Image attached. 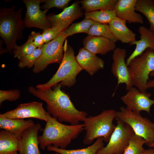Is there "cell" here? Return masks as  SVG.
Here are the masks:
<instances>
[{"mask_svg":"<svg viewBox=\"0 0 154 154\" xmlns=\"http://www.w3.org/2000/svg\"><path fill=\"white\" fill-rule=\"evenodd\" d=\"M138 32L140 35V39L131 42L130 45H135L134 50L126 60V63L128 65L131 61L143 53L146 50L150 48L154 50V35L149 29L143 26H140Z\"/></svg>","mask_w":154,"mask_h":154,"instance_id":"cell-19","label":"cell"},{"mask_svg":"<svg viewBox=\"0 0 154 154\" xmlns=\"http://www.w3.org/2000/svg\"><path fill=\"white\" fill-rule=\"evenodd\" d=\"M67 37L64 31L57 38L43 45L41 55L33 67V72L39 73L51 64H60L64 56V43Z\"/></svg>","mask_w":154,"mask_h":154,"instance_id":"cell-8","label":"cell"},{"mask_svg":"<svg viewBox=\"0 0 154 154\" xmlns=\"http://www.w3.org/2000/svg\"><path fill=\"white\" fill-rule=\"evenodd\" d=\"M96 22L86 18L82 21L72 24L64 31L67 37L78 33L87 34L92 25Z\"/></svg>","mask_w":154,"mask_h":154,"instance_id":"cell-28","label":"cell"},{"mask_svg":"<svg viewBox=\"0 0 154 154\" xmlns=\"http://www.w3.org/2000/svg\"><path fill=\"white\" fill-rule=\"evenodd\" d=\"M82 15L78 3L76 1L63 9L60 13L48 16L47 17L51 27L60 26L67 28L72 22L81 17Z\"/></svg>","mask_w":154,"mask_h":154,"instance_id":"cell-17","label":"cell"},{"mask_svg":"<svg viewBox=\"0 0 154 154\" xmlns=\"http://www.w3.org/2000/svg\"><path fill=\"white\" fill-rule=\"evenodd\" d=\"M42 47L37 48L32 53L20 60L18 64V67L21 69L26 67L29 68L33 67L35 62L41 55Z\"/></svg>","mask_w":154,"mask_h":154,"instance_id":"cell-31","label":"cell"},{"mask_svg":"<svg viewBox=\"0 0 154 154\" xmlns=\"http://www.w3.org/2000/svg\"><path fill=\"white\" fill-rule=\"evenodd\" d=\"M147 142L143 137L134 134L131 138L123 154H142L145 149L143 145Z\"/></svg>","mask_w":154,"mask_h":154,"instance_id":"cell-29","label":"cell"},{"mask_svg":"<svg viewBox=\"0 0 154 154\" xmlns=\"http://www.w3.org/2000/svg\"><path fill=\"white\" fill-rule=\"evenodd\" d=\"M47 113L42 103L33 102L20 104L15 109L0 114V117L23 119L34 118L46 122Z\"/></svg>","mask_w":154,"mask_h":154,"instance_id":"cell-11","label":"cell"},{"mask_svg":"<svg viewBox=\"0 0 154 154\" xmlns=\"http://www.w3.org/2000/svg\"><path fill=\"white\" fill-rule=\"evenodd\" d=\"M104 138L100 137L97 138L90 146L85 148L75 149H63L52 145H49L46 148L49 151L61 154H96L98 151L104 147Z\"/></svg>","mask_w":154,"mask_h":154,"instance_id":"cell-23","label":"cell"},{"mask_svg":"<svg viewBox=\"0 0 154 154\" xmlns=\"http://www.w3.org/2000/svg\"><path fill=\"white\" fill-rule=\"evenodd\" d=\"M137 0H118L114 9L116 17L129 23H143L141 15L135 12Z\"/></svg>","mask_w":154,"mask_h":154,"instance_id":"cell-15","label":"cell"},{"mask_svg":"<svg viewBox=\"0 0 154 154\" xmlns=\"http://www.w3.org/2000/svg\"><path fill=\"white\" fill-rule=\"evenodd\" d=\"M42 0H23L26 11L23 20L25 27H34L43 31L51 27L46 14L49 9L41 10L40 4Z\"/></svg>","mask_w":154,"mask_h":154,"instance_id":"cell-10","label":"cell"},{"mask_svg":"<svg viewBox=\"0 0 154 154\" xmlns=\"http://www.w3.org/2000/svg\"><path fill=\"white\" fill-rule=\"evenodd\" d=\"M118 0H83L80 2L86 13L100 10H114Z\"/></svg>","mask_w":154,"mask_h":154,"instance_id":"cell-24","label":"cell"},{"mask_svg":"<svg viewBox=\"0 0 154 154\" xmlns=\"http://www.w3.org/2000/svg\"><path fill=\"white\" fill-rule=\"evenodd\" d=\"M67 28L64 26H55L43 30L42 34L45 44L57 38Z\"/></svg>","mask_w":154,"mask_h":154,"instance_id":"cell-32","label":"cell"},{"mask_svg":"<svg viewBox=\"0 0 154 154\" xmlns=\"http://www.w3.org/2000/svg\"><path fill=\"white\" fill-rule=\"evenodd\" d=\"M21 137L1 130L0 132V154H18V146Z\"/></svg>","mask_w":154,"mask_h":154,"instance_id":"cell-22","label":"cell"},{"mask_svg":"<svg viewBox=\"0 0 154 154\" xmlns=\"http://www.w3.org/2000/svg\"><path fill=\"white\" fill-rule=\"evenodd\" d=\"M151 95L149 92H141L133 87L120 99L127 109L140 113L145 111L149 114L151 107L154 104V100L150 98Z\"/></svg>","mask_w":154,"mask_h":154,"instance_id":"cell-12","label":"cell"},{"mask_svg":"<svg viewBox=\"0 0 154 154\" xmlns=\"http://www.w3.org/2000/svg\"><path fill=\"white\" fill-rule=\"evenodd\" d=\"M20 90L14 89L7 90H0V105L4 101H14L18 99L20 97Z\"/></svg>","mask_w":154,"mask_h":154,"instance_id":"cell-33","label":"cell"},{"mask_svg":"<svg viewBox=\"0 0 154 154\" xmlns=\"http://www.w3.org/2000/svg\"><path fill=\"white\" fill-rule=\"evenodd\" d=\"M149 76L151 77L154 76V71L151 72Z\"/></svg>","mask_w":154,"mask_h":154,"instance_id":"cell-39","label":"cell"},{"mask_svg":"<svg viewBox=\"0 0 154 154\" xmlns=\"http://www.w3.org/2000/svg\"><path fill=\"white\" fill-rule=\"evenodd\" d=\"M83 47L96 54L105 55L116 48L115 42L106 38L88 35L83 40Z\"/></svg>","mask_w":154,"mask_h":154,"instance_id":"cell-18","label":"cell"},{"mask_svg":"<svg viewBox=\"0 0 154 154\" xmlns=\"http://www.w3.org/2000/svg\"><path fill=\"white\" fill-rule=\"evenodd\" d=\"M142 154H154V148H150L145 149Z\"/></svg>","mask_w":154,"mask_h":154,"instance_id":"cell-36","label":"cell"},{"mask_svg":"<svg viewBox=\"0 0 154 154\" xmlns=\"http://www.w3.org/2000/svg\"><path fill=\"white\" fill-rule=\"evenodd\" d=\"M42 134L38 136L39 145L43 150L49 145L65 149L72 141L84 130L83 124L66 125L58 121L49 113Z\"/></svg>","mask_w":154,"mask_h":154,"instance_id":"cell-2","label":"cell"},{"mask_svg":"<svg viewBox=\"0 0 154 154\" xmlns=\"http://www.w3.org/2000/svg\"><path fill=\"white\" fill-rule=\"evenodd\" d=\"M63 59L55 74L47 82L37 84L36 88L41 90L50 88L60 82L62 86L70 87L76 82V77L83 69L76 61L73 48L66 39L64 44Z\"/></svg>","mask_w":154,"mask_h":154,"instance_id":"cell-4","label":"cell"},{"mask_svg":"<svg viewBox=\"0 0 154 154\" xmlns=\"http://www.w3.org/2000/svg\"><path fill=\"white\" fill-rule=\"evenodd\" d=\"M116 113V119L128 124L136 135L147 141L146 143L154 141V123L143 117L140 113L133 112L123 106H121Z\"/></svg>","mask_w":154,"mask_h":154,"instance_id":"cell-7","label":"cell"},{"mask_svg":"<svg viewBox=\"0 0 154 154\" xmlns=\"http://www.w3.org/2000/svg\"><path fill=\"white\" fill-rule=\"evenodd\" d=\"M30 35L33 37L34 45L37 48L42 47L45 44L42 34L32 31Z\"/></svg>","mask_w":154,"mask_h":154,"instance_id":"cell-35","label":"cell"},{"mask_svg":"<svg viewBox=\"0 0 154 154\" xmlns=\"http://www.w3.org/2000/svg\"><path fill=\"white\" fill-rule=\"evenodd\" d=\"M41 129L40 124L37 123L24 132L19 142V154H41L38 137V132Z\"/></svg>","mask_w":154,"mask_h":154,"instance_id":"cell-14","label":"cell"},{"mask_svg":"<svg viewBox=\"0 0 154 154\" xmlns=\"http://www.w3.org/2000/svg\"><path fill=\"white\" fill-rule=\"evenodd\" d=\"M108 25L112 34L117 41L130 44L136 40V34L127 27L125 21L116 17Z\"/></svg>","mask_w":154,"mask_h":154,"instance_id":"cell-20","label":"cell"},{"mask_svg":"<svg viewBox=\"0 0 154 154\" xmlns=\"http://www.w3.org/2000/svg\"><path fill=\"white\" fill-rule=\"evenodd\" d=\"M15 9V5L10 8L5 6L0 9V36L9 53L17 45V41L23 38L25 28L21 17L23 8Z\"/></svg>","mask_w":154,"mask_h":154,"instance_id":"cell-3","label":"cell"},{"mask_svg":"<svg viewBox=\"0 0 154 154\" xmlns=\"http://www.w3.org/2000/svg\"><path fill=\"white\" fill-rule=\"evenodd\" d=\"M59 83L51 88L41 90L33 86L28 91L34 96L44 101L47 112L60 122H68L72 125L84 121L88 113L76 108L69 95L61 90Z\"/></svg>","mask_w":154,"mask_h":154,"instance_id":"cell-1","label":"cell"},{"mask_svg":"<svg viewBox=\"0 0 154 154\" xmlns=\"http://www.w3.org/2000/svg\"><path fill=\"white\" fill-rule=\"evenodd\" d=\"M53 154H61L60 153H57V152H54V153Z\"/></svg>","mask_w":154,"mask_h":154,"instance_id":"cell-40","label":"cell"},{"mask_svg":"<svg viewBox=\"0 0 154 154\" xmlns=\"http://www.w3.org/2000/svg\"><path fill=\"white\" fill-rule=\"evenodd\" d=\"M126 55V51L124 48L118 47L113 51L111 71L117 79L116 90L121 84H125V89L127 91L133 86L131 75L125 60Z\"/></svg>","mask_w":154,"mask_h":154,"instance_id":"cell-13","label":"cell"},{"mask_svg":"<svg viewBox=\"0 0 154 154\" xmlns=\"http://www.w3.org/2000/svg\"><path fill=\"white\" fill-rule=\"evenodd\" d=\"M37 48L33 43V37L30 35L25 43L20 46L17 45L15 47L13 50L14 57L20 60L32 53Z\"/></svg>","mask_w":154,"mask_h":154,"instance_id":"cell-30","label":"cell"},{"mask_svg":"<svg viewBox=\"0 0 154 154\" xmlns=\"http://www.w3.org/2000/svg\"><path fill=\"white\" fill-rule=\"evenodd\" d=\"M145 144L149 148H154V141L152 143H146Z\"/></svg>","mask_w":154,"mask_h":154,"instance_id":"cell-38","label":"cell"},{"mask_svg":"<svg viewBox=\"0 0 154 154\" xmlns=\"http://www.w3.org/2000/svg\"><path fill=\"white\" fill-rule=\"evenodd\" d=\"M117 125L106 146L96 154H123L132 136L135 134L128 124L116 119Z\"/></svg>","mask_w":154,"mask_h":154,"instance_id":"cell-9","label":"cell"},{"mask_svg":"<svg viewBox=\"0 0 154 154\" xmlns=\"http://www.w3.org/2000/svg\"><path fill=\"white\" fill-rule=\"evenodd\" d=\"M116 112L114 110H105L98 115L87 117L83 121L86 131L84 143L90 144L95 139L100 137L104 138V142L108 143L116 126L113 123Z\"/></svg>","mask_w":154,"mask_h":154,"instance_id":"cell-5","label":"cell"},{"mask_svg":"<svg viewBox=\"0 0 154 154\" xmlns=\"http://www.w3.org/2000/svg\"><path fill=\"white\" fill-rule=\"evenodd\" d=\"M133 86L139 91L147 92L146 85L150 74L154 71V50H146L132 59L128 65Z\"/></svg>","mask_w":154,"mask_h":154,"instance_id":"cell-6","label":"cell"},{"mask_svg":"<svg viewBox=\"0 0 154 154\" xmlns=\"http://www.w3.org/2000/svg\"><path fill=\"white\" fill-rule=\"evenodd\" d=\"M71 1L70 0H42V2H45V3L41 8L44 10L49 9L53 7L63 10L68 7Z\"/></svg>","mask_w":154,"mask_h":154,"instance_id":"cell-34","label":"cell"},{"mask_svg":"<svg viewBox=\"0 0 154 154\" xmlns=\"http://www.w3.org/2000/svg\"><path fill=\"white\" fill-rule=\"evenodd\" d=\"M85 18L102 24H109L116 17L114 10H100L86 12Z\"/></svg>","mask_w":154,"mask_h":154,"instance_id":"cell-26","label":"cell"},{"mask_svg":"<svg viewBox=\"0 0 154 154\" xmlns=\"http://www.w3.org/2000/svg\"><path fill=\"white\" fill-rule=\"evenodd\" d=\"M35 124L32 119H12L0 117V128L21 137L24 132Z\"/></svg>","mask_w":154,"mask_h":154,"instance_id":"cell-21","label":"cell"},{"mask_svg":"<svg viewBox=\"0 0 154 154\" xmlns=\"http://www.w3.org/2000/svg\"><path fill=\"white\" fill-rule=\"evenodd\" d=\"M147 88H154V79L153 80H149L147 84Z\"/></svg>","mask_w":154,"mask_h":154,"instance_id":"cell-37","label":"cell"},{"mask_svg":"<svg viewBox=\"0 0 154 154\" xmlns=\"http://www.w3.org/2000/svg\"><path fill=\"white\" fill-rule=\"evenodd\" d=\"M135 9L147 18L150 25L149 29L154 35V1L137 0Z\"/></svg>","mask_w":154,"mask_h":154,"instance_id":"cell-25","label":"cell"},{"mask_svg":"<svg viewBox=\"0 0 154 154\" xmlns=\"http://www.w3.org/2000/svg\"><path fill=\"white\" fill-rule=\"evenodd\" d=\"M75 58L83 70H85L91 76L104 67L105 62L102 59L84 47L79 49Z\"/></svg>","mask_w":154,"mask_h":154,"instance_id":"cell-16","label":"cell"},{"mask_svg":"<svg viewBox=\"0 0 154 154\" xmlns=\"http://www.w3.org/2000/svg\"><path fill=\"white\" fill-rule=\"evenodd\" d=\"M87 34L90 36L103 37L115 42L117 41L112 34L108 24L96 22L91 26Z\"/></svg>","mask_w":154,"mask_h":154,"instance_id":"cell-27","label":"cell"}]
</instances>
